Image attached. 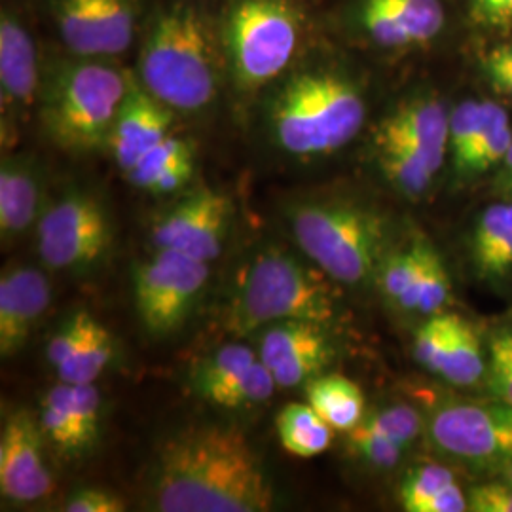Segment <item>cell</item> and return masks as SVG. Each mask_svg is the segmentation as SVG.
<instances>
[{
    "instance_id": "1",
    "label": "cell",
    "mask_w": 512,
    "mask_h": 512,
    "mask_svg": "<svg viewBox=\"0 0 512 512\" xmlns=\"http://www.w3.org/2000/svg\"><path fill=\"white\" fill-rule=\"evenodd\" d=\"M148 503L160 512H266L275 495L253 446L236 427L190 425L156 448Z\"/></svg>"
},
{
    "instance_id": "2",
    "label": "cell",
    "mask_w": 512,
    "mask_h": 512,
    "mask_svg": "<svg viewBox=\"0 0 512 512\" xmlns=\"http://www.w3.org/2000/svg\"><path fill=\"white\" fill-rule=\"evenodd\" d=\"M268 90L270 137L293 158L330 156L348 147L365 126L359 82L327 59L300 57Z\"/></svg>"
},
{
    "instance_id": "3",
    "label": "cell",
    "mask_w": 512,
    "mask_h": 512,
    "mask_svg": "<svg viewBox=\"0 0 512 512\" xmlns=\"http://www.w3.org/2000/svg\"><path fill=\"white\" fill-rule=\"evenodd\" d=\"M137 82L173 112L196 114L219 97L226 76L220 33L190 2H169L148 18Z\"/></svg>"
},
{
    "instance_id": "4",
    "label": "cell",
    "mask_w": 512,
    "mask_h": 512,
    "mask_svg": "<svg viewBox=\"0 0 512 512\" xmlns=\"http://www.w3.org/2000/svg\"><path fill=\"white\" fill-rule=\"evenodd\" d=\"M133 78L114 59L69 52L48 59L42 67L38 118L50 141L78 154L107 148Z\"/></svg>"
},
{
    "instance_id": "5",
    "label": "cell",
    "mask_w": 512,
    "mask_h": 512,
    "mask_svg": "<svg viewBox=\"0 0 512 512\" xmlns=\"http://www.w3.org/2000/svg\"><path fill=\"white\" fill-rule=\"evenodd\" d=\"M334 315L336 298L327 275L283 249H264L239 270L222 325L243 338L283 321L327 325Z\"/></svg>"
},
{
    "instance_id": "6",
    "label": "cell",
    "mask_w": 512,
    "mask_h": 512,
    "mask_svg": "<svg viewBox=\"0 0 512 512\" xmlns=\"http://www.w3.org/2000/svg\"><path fill=\"white\" fill-rule=\"evenodd\" d=\"M306 23L298 0H232L219 27L230 84L245 95L268 90L300 59Z\"/></svg>"
},
{
    "instance_id": "7",
    "label": "cell",
    "mask_w": 512,
    "mask_h": 512,
    "mask_svg": "<svg viewBox=\"0 0 512 512\" xmlns=\"http://www.w3.org/2000/svg\"><path fill=\"white\" fill-rule=\"evenodd\" d=\"M289 224L298 249L330 281L357 287L380 272L387 226L374 209L342 200L296 203Z\"/></svg>"
},
{
    "instance_id": "8",
    "label": "cell",
    "mask_w": 512,
    "mask_h": 512,
    "mask_svg": "<svg viewBox=\"0 0 512 512\" xmlns=\"http://www.w3.org/2000/svg\"><path fill=\"white\" fill-rule=\"evenodd\" d=\"M35 228L38 255L55 272L90 274L112 245L107 207L88 190H67L48 203Z\"/></svg>"
},
{
    "instance_id": "9",
    "label": "cell",
    "mask_w": 512,
    "mask_h": 512,
    "mask_svg": "<svg viewBox=\"0 0 512 512\" xmlns=\"http://www.w3.org/2000/svg\"><path fill=\"white\" fill-rule=\"evenodd\" d=\"M209 262L175 251L156 255L133 268V302L143 329L164 338L183 327L196 310L209 281Z\"/></svg>"
},
{
    "instance_id": "10",
    "label": "cell",
    "mask_w": 512,
    "mask_h": 512,
    "mask_svg": "<svg viewBox=\"0 0 512 512\" xmlns=\"http://www.w3.org/2000/svg\"><path fill=\"white\" fill-rule=\"evenodd\" d=\"M57 35L69 54L116 59L133 46L141 0H48Z\"/></svg>"
},
{
    "instance_id": "11",
    "label": "cell",
    "mask_w": 512,
    "mask_h": 512,
    "mask_svg": "<svg viewBox=\"0 0 512 512\" xmlns=\"http://www.w3.org/2000/svg\"><path fill=\"white\" fill-rule=\"evenodd\" d=\"M427 431L440 452L488 465L512 459V406L446 403L433 410Z\"/></svg>"
},
{
    "instance_id": "12",
    "label": "cell",
    "mask_w": 512,
    "mask_h": 512,
    "mask_svg": "<svg viewBox=\"0 0 512 512\" xmlns=\"http://www.w3.org/2000/svg\"><path fill=\"white\" fill-rule=\"evenodd\" d=\"M232 217L234 205L224 192L196 188L154 220L152 245L211 264L224 249Z\"/></svg>"
},
{
    "instance_id": "13",
    "label": "cell",
    "mask_w": 512,
    "mask_h": 512,
    "mask_svg": "<svg viewBox=\"0 0 512 512\" xmlns=\"http://www.w3.org/2000/svg\"><path fill=\"white\" fill-rule=\"evenodd\" d=\"M327 325L283 321L258 330V357L281 389H294L321 376L334 359Z\"/></svg>"
},
{
    "instance_id": "14",
    "label": "cell",
    "mask_w": 512,
    "mask_h": 512,
    "mask_svg": "<svg viewBox=\"0 0 512 512\" xmlns=\"http://www.w3.org/2000/svg\"><path fill=\"white\" fill-rule=\"evenodd\" d=\"M44 63L25 21L14 10L0 16V107L2 133H10L38 107Z\"/></svg>"
},
{
    "instance_id": "15",
    "label": "cell",
    "mask_w": 512,
    "mask_h": 512,
    "mask_svg": "<svg viewBox=\"0 0 512 512\" xmlns=\"http://www.w3.org/2000/svg\"><path fill=\"white\" fill-rule=\"evenodd\" d=\"M37 418L44 439L59 456L80 458L99 440L101 391L95 384L59 382L42 397Z\"/></svg>"
},
{
    "instance_id": "16",
    "label": "cell",
    "mask_w": 512,
    "mask_h": 512,
    "mask_svg": "<svg viewBox=\"0 0 512 512\" xmlns=\"http://www.w3.org/2000/svg\"><path fill=\"white\" fill-rule=\"evenodd\" d=\"M46 444L38 418L27 410H16L6 418L0 433V492L6 499L35 503L52 494Z\"/></svg>"
},
{
    "instance_id": "17",
    "label": "cell",
    "mask_w": 512,
    "mask_h": 512,
    "mask_svg": "<svg viewBox=\"0 0 512 512\" xmlns=\"http://www.w3.org/2000/svg\"><path fill=\"white\" fill-rule=\"evenodd\" d=\"M446 12L442 0H357V31L380 50H408L437 38Z\"/></svg>"
},
{
    "instance_id": "18",
    "label": "cell",
    "mask_w": 512,
    "mask_h": 512,
    "mask_svg": "<svg viewBox=\"0 0 512 512\" xmlns=\"http://www.w3.org/2000/svg\"><path fill=\"white\" fill-rule=\"evenodd\" d=\"M52 302V287L44 272L14 266L0 277V355L16 357L25 348Z\"/></svg>"
},
{
    "instance_id": "19",
    "label": "cell",
    "mask_w": 512,
    "mask_h": 512,
    "mask_svg": "<svg viewBox=\"0 0 512 512\" xmlns=\"http://www.w3.org/2000/svg\"><path fill=\"white\" fill-rule=\"evenodd\" d=\"M173 118L175 112L152 97L137 78H133L107 145L116 165L124 173L131 171L145 154L171 135Z\"/></svg>"
},
{
    "instance_id": "20",
    "label": "cell",
    "mask_w": 512,
    "mask_h": 512,
    "mask_svg": "<svg viewBox=\"0 0 512 512\" xmlns=\"http://www.w3.org/2000/svg\"><path fill=\"white\" fill-rule=\"evenodd\" d=\"M44 177L35 158L10 154L0 164V236L2 243L25 236L44 211Z\"/></svg>"
},
{
    "instance_id": "21",
    "label": "cell",
    "mask_w": 512,
    "mask_h": 512,
    "mask_svg": "<svg viewBox=\"0 0 512 512\" xmlns=\"http://www.w3.org/2000/svg\"><path fill=\"white\" fill-rule=\"evenodd\" d=\"M374 139L412 145L444 162L450 147V114L437 97L414 95L380 120Z\"/></svg>"
},
{
    "instance_id": "22",
    "label": "cell",
    "mask_w": 512,
    "mask_h": 512,
    "mask_svg": "<svg viewBox=\"0 0 512 512\" xmlns=\"http://www.w3.org/2000/svg\"><path fill=\"white\" fill-rule=\"evenodd\" d=\"M196 154L192 145L179 137L167 135L160 145L145 154L139 164L128 171L129 183L156 196L175 194L194 177Z\"/></svg>"
},
{
    "instance_id": "23",
    "label": "cell",
    "mask_w": 512,
    "mask_h": 512,
    "mask_svg": "<svg viewBox=\"0 0 512 512\" xmlns=\"http://www.w3.org/2000/svg\"><path fill=\"white\" fill-rule=\"evenodd\" d=\"M471 256L482 279H503L512 272V202L490 205L473 228Z\"/></svg>"
},
{
    "instance_id": "24",
    "label": "cell",
    "mask_w": 512,
    "mask_h": 512,
    "mask_svg": "<svg viewBox=\"0 0 512 512\" xmlns=\"http://www.w3.org/2000/svg\"><path fill=\"white\" fill-rule=\"evenodd\" d=\"M374 154L385 179L412 200H418L429 190L444 164L421 148L395 141L374 139Z\"/></svg>"
},
{
    "instance_id": "25",
    "label": "cell",
    "mask_w": 512,
    "mask_h": 512,
    "mask_svg": "<svg viewBox=\"0 0 512 512\" xmlns=\"http://www.w3.org/2000/svg\"><path fill=\"white\" fill-rule=\"evenodd\" d=\"M401 505L408 512H463L469 511V497L450 469L420 465L404 478Z\"/></svg>"
},
{
    "instance_id": "26",
    "label": "cell",
    "mask_w": 512,
    "mask_h": 512,
    "mask_svg": "<svg viewBox=\"0 0 512 512\" xmlns=\"http://www.w3.org/2000/svg\"><path fill=\"white\" fill-rule=\"evenodd\" d=\"M306 399L332 429L349 433L365 418V397L346 376H317L306 384Z\"/></svg>"
},
{
    "instance_id": "27",
    "label": "cell",
    "mask_w": 512,
    "mask_h": 512,
    "mask_svg": "<svg viewBox=\"0 0 512 512\" xmlns=\"http://www.w3.org/2000/svg\"><path fill=\"white\" fill-rule=\"evenodd\" d=\"M114 336L92 313L71 355L55 368L59 382L95 384L114 361Z\"/></svg>"
},
{
    "instance_id": "28",
    "label": "cell",
    "mask_w": 512,
    "mask_h": 512,
    "mask_svg": "<svg viewBox=\"0 0 512 512\" xmlns=\"http://www.w3.org/2000/svg\"><path fill=\"white\" fill-rule=\"evenodd\" d=\"M275 425L281 446L294 458H315L332 442L334 429L310 403L287 404L279 412Z\"/></svg>"
},
{
    "instance_id": "29",
    "label": "cell",
    "mask_w": 512,
    "mask_h": 512,
    "mask_svg": "<svg viewBox=\"0 0 512 512\" xmlns=\"http://www.w3.org/2000/svg\"><path fill=\"white\" fill-rule=\"evenodd\" d=\"M439 376L454 385H475L486 376V349L473 323L454 313L450 342Z\"/></svg>"
},
{
    "instance_id": "30",
    "label": "cell",
    "mask_w": 512,
    "mask_h": 512,
    "mask_svg": "<svg viewBox=\"0 0 512 512\" xmlns=\"http://www.w3.org/2000/svg\"><path fill=\"white\" fill-rule=\"evenodd\" d=\"M258 361V351L243 344H226L203 357L198 365L192 368L190 385L196 395L211 403L213 397L220 393L226 385L232 384L239 374H243L249 366Z\"/></svg>"
},
{
    "instance_id": "31",
    "label": "cell",
    "mask_w": 512,
    "mask_h": 512,
    "mask_svg": "<svg viewBox=\"0 0 512 512\" xmlns=\"http://www.w3.org/2000/svg\"><path fill=\"white\" fill-rule=\"evenodd\" d=\"M512 145V129L509 114L501 105L488 101V116L484 128L476 139L475 147L467 158L456 167L461 177H473L501 164Z\"/></svg>"
},
{
    "instance_id": "32",
    "label": "cell",
    "mask_w": 512,
    "mask_h": 512,
    "mask_svg": "<svg viewBox=\"0 0 512 512\" xmlns=\"http://www.w3.org/2000/svg\"><path fill=\"white\" fill-rule=\"evenodd\" d=\"M429 247L431 245L427 241L414 239L406 249L385 256L380 266V272L376 275L378 285L382 293L399 308L420 277Z\"/></svg>"
},
{
    "instance_id": "33",
    "label": "cell",
    "mask_w": 512,
    "mask_h": 512,
    "mask_svg": "<svg viewBox=\"0 0 512 512\" xmlns=\"http://www.w3.org/2000/svg\"><path fill=\"white\" fill-rule=\"evenodd\" d=\"M450 296V275L439 253L429 247L420 277L414 289L404 298L401 308L406 311H418L423 315L439 313Z\"/></svg>"
},
{
    "instance_id": "34",
    "label": "cell",
    "mask_w": 512,
    "mask_h": 512,
    "mask_svg": "<svg viewBox=\"0 0 512 512\" xmlns=\"http://www.w3.org/2000/svg\"><path fill=\"white\" fill-rule=\"evenodd\" d=\"M275 387L277 384L274 376L258 357L255 365L249 366L232 384L226 385L209 404L228 408V410L251 408V406L266 403L274 395Z\"/></svg>"
},
{
    "instance_id": "35",
    "label": "cell",
    "mask_w": 512,
    "mask_h": 512,
    "mask_svg": "<svg viewBox=\"0 0 512 512\" xmlns=\"http://www.w3.org/2000/svg\"><path fill=\"white\" fill-rule=\"evenodd\" d=\"M357 427L408 448L420 435L423 423L416 408L408 404H393L370 414L368 418H363Z\"/></svg>"
},
{
    "instance_id": "36",
    "label": "cell",
    "mask_w": 512,
    "mask_h": 512,
    "mask_svg": "<svg viewBox=\"0 0 512 512\" xmlns=\"http://www.w3.org/2000/svg\"><path fill=\"white\" fill-rule=\"evenodd\" d=\"M486 376L497 401L512 406V323L501 325L488 338Z\"/></svg>"
},
{
    "instance_id": "37",
    "label": "cell",
    "mask_w": 512,
    "mask_h": 512,
    "mask_svg": "<svg viewBox=\"0 0 512 512\" xmlns=\"http://www.w3.org/2000/svg\"><path fill=\"white\" fill-rule=\"evenodd\" d=\"M488 116V101H463L450 114V147L454 167H458L484 128Z\"/></svg>"
},
{
    "instance_id": "38",
    "label": "cell",
    "mask_w": 512,
    "mask_h": 512,
    "mask_svg": "<svg viewBox=\"0 0 512 512\" xmlns=\"http://www.w3.org/2000/svg\"><path fill=\"white\" fill-rule=\"evenodd\" d=\"M454 313H433L414 336V355L425 370L439 374L450 342Z\"/></svg>"
},
{
    "instance_id": "39",
    "label": "cell",
    "mask_w": 512,
    "mask_h": 512,
    "mask_svg": "<svg viewBox=\"0 0 512 512\" xmlns=\"http://www.w3.org/2000/svg\"><path fill=\"white\" fill-rule=\"evenodd\" d=\"M349 442L359 458L365 459L366 463L378 469L395 467L406 452V446L403 444L368 433L361 427H355L353 431H349Z\"/></svg>"
},
{
    "instance_id": "40",
    "label": "cell",
    "mask_w": 512,
    "mask_h": 512,
    "mask_svg": "<svg viewBox=\"0 0 512 512\" xmlns=\"http://www.w3.org/2000/svg\"><path fill=\"white\" fill-rule=\"evenodd\" d=\"M88 317H90V311H74L73 315H69L61 323V327L55 330L54 336L50 338V342L46 346V359L54 370L71 355L76 342L80 340V336L84 332Z\"/></svg>"
},
{
    "instance_id": "41",
    "label": "cell",
    "mask_w": 512,
    "mask_h": 512,
    "mask_svg": "<svg viewBox=\"0 0 512 512\" xmlns=\"http://www.w3.org/2000/svg\"><path fill=\"white\" fill-rule=\"evenodd\" d=\"M128 509L126 501L105 488H80L63 505L67 512H124Z\"/></svg>"
},
{
    "instance_id": "42",
    "label": "cell",
    "mask_w": 512,
    "mask_h": 512,
    "mask_svg": "<svg viewBox=\"0 0 512 512\" xmlns=\"http://www.w3.org/2000/svg\"><path fill=\"white\" fill-rule=\"evenodd\" d=\"M482 71L497 92L512 99V42L495 46L482 57Z\"/></svg>"
},
{
    "instance_id": "43",
    "label": "cell",
    "mask_w": 512,
    "mask_h": 512,
    "mask_svg": "<svg viewBox=\"0 0 512 512\" xmlns=\"http://www.w3.org/2000/svg\"><path fill=\"white\" fill-rule=\"evenodd\" d=\"M469 511L512 512V484H480L469 492Z\"/></svg>"
},
{
    "instance_id": "44",
    "label": "cell",
    "mask_w": 512,
    "mask_h": 512,
    "mask_svg": "<svg viewBox=\"0 0 512 512\" xmlns=\"http://www.w3.org/2000/svg\"><path fill=\"white\" fill-rule=\"evenodd\" d=\"M471 18L488 29H512V0H469Z\"/></svg>"
},
{
    "instance_id": "45",
    "label": "cell",
    "mask_w": 512,
    "mask_h": 512,
    "mask_svg": "<svg viewBox=\"0 0 512 512\" xmlns=\"http://www.w3.org/2000/svg\"><path fill=\"white\" fill-rule=\"evenodd\" d=\"M507 482L512 484V459L507 463Z\"/></svg>"
}]
</instances>
